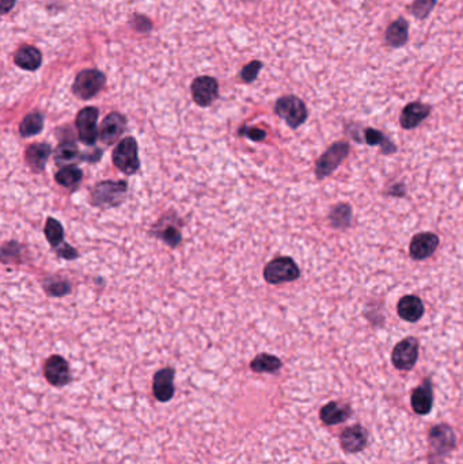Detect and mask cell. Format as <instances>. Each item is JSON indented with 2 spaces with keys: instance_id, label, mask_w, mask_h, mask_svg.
<instances>
[{
  "instance_id": "cell-1",
  "label": "cell",
  "mask_w": 463,
  "mask_h": 464,
  "mask_svg": "<svg viewBox=\"0 0 463 464\" xmlns=\"http://www.w3.org/2000/svg\"><path fill=\"white\" fill-rule=\"evenodd\" d=\"M127 189L128 185L125 181L98 182L91 192V204L101 210L115 208L122 202Z\"/></svg>"
},
{
  "instance_id": "cell-2",
  "label": "cell",
  "mask_w": 463,
  "mask_h": 464,
  "mask_svg": "<svg viewBox=\"0 0 463 464\" xmlns=\"http://www.w3.org/2000/svg\"><path fill=\"white\" fill-rule=\"evenodd\" d=\"M274 112L277 116L283 118L292 129L299 128L302 124L306 122L309 117L305 102L295 96L279 98L274 105Z\"/></svg>"
},
{
  "instance_id": "cell-3",
  "label": "cell",
  "mask_w": 463,
  "mask_h": 464,
  "mask_svg": "<svg viewBox=\"0 0 463 464\" xmlns=\"http://www.w3.org/2000/svg\"><path fill=\"white\" fill-rule=\"evenodd\" d=\"M349 155V144L347 141H336L328 150L321 155L315 162V175L318 179H325L333 174Z\"/></svg>"
},
{
  "instance_id": "cell-4",
  "label": "cell",
  "mask_w": 463,
  "mask_h": 464,
  "mask_svg": "<svg viewBox=\"0 0 463 464\" xmlns=\"http://www.w3.org/2000/svg\"><path fill=\"white\" fill-rule=\"evenodd\" d=\"M106 83V77L102 71L96 68L83 70L77 74L74 84H72V93L80 99H91L96 97L98 93L103 89Z\"/></svg>"
},
{
  "instance_id": "cell-5",
  "label": "cell",
  "mask_w": 463,
  "mask_h": 464,
  "mask_svg": "<svg viewBox=\"0 0 463 464\" xmlns=\"http://www.w3.org/2000/svg\"><path fill=\"white\" fill-rule=\"evenodd\" d=\"M300 276V271L295 261L290 257H279L265 266L264 277L267 283L277 285L283 283H291L298 280Z\"/></svg>"
},
{
  "instance_id": "cell-6",
  "label": "cell",
  "mask_w": 463,
  "mask_h": 464,
  "mask_svg": "<svg viewBox=\"0 0 463 464\" xmlns=\"http://www.w3.org/2000/svg\"><path fill=\"white\" fill-rule=\"evenodd\" d=\"M113 163L120 172L127 175L135 174L140 169L137 143L134 137H125L117 144L113 151Z\"/></svg>"
},
{
  "instance_id": "cell-7",
  "label": "cell",
  "mask_w": 463,
  "mask_h": 464,
  "mask_svg": "<svg viewBox=\"0 0 463 464\" xmlns=\"http://www.w3.org/2000/svg\"><path fill=\"white\" fill-rule=\"evenodd\" d=\"M429 446H431V458H444L447 456L457 445V436L451 426L445 424L435 425L428 434Z\"/></svg>"
},
{
  "instance_id": "cell-8",
  "label": "cell",
  "mask_w": 463,
  "mask_h": 464,
  "mask_svg": "<svg viewBox=\"0 0 463 464\" xmlns=\"http://www.w3.org/2000/svg\"><path fill=\"white\" fill-rule=\"evenodd\" d=\"M420 344L414 337L404 338L398 342L391 353V363L400 370H410L416 366L419 359Z\"/></svg>"
},
{
  "instance_id": "cell-9",
  "label": "cell",
  "mask_w": 463,
  "mask_h": 464,
  "mask_svg": "<svg viewBox=\"0 0 463 464\" xmlns=\"http://www.w3.org/2000/svg\"><path fill=\"white\" fill-rule=\"evenodd\" d=\"M98 116L99 112L97 108L87 106L82 109L75 118L79 140L86 146H94L97 141L99 135L97 129Z\"/></svg>"
},
{
  "instance_id": "cell-10",
  "label": "cell",
  "mask_w": 463,
  "mask_h": 464,
  "mask_svg": "<svg viewBox=\"0 0 463 464\" xmlns=\"http://www.w3.org/2000/svg\"><path fill=\"white\" fill-rule=\"evenodd\" d=\"M44 375L49 385L55 387L67 386L71 382V370L68 361L58 356H51L44 364Z\"/></svg>"
},
{
  "instance_id": "cell-11",
  "label": "cell",
  "mask_w": 463,
  "mask_h": 464,
  "mask_svg": "<svg viewBox=\"0 0 463 464\" xmlns=\"http://www.w3.org/2000/svg\"><path fill=\"white\" fill-rule=\"evenodd\" d=\"M191 91L194 102L201 108H207L211 106L219 96V84L215 77H198L192 82Z\"/></svg>"
},
{
  "instance_id": "cell-12",
  "label": "cell",
  "mask_w": 463,
  "mask_h": 464,
  "mask_svg": "<svg viewBox=\"0 0 463 464\" xmlns=\"http://www.w3.org/2000/svg\"><path fill=\"white\" fill-rule=\"evenodd\" d=\"M127 129V118L118 112H113L103 118L99 128V140L106 144H115Z\"/></svg>"
},
{
  "instance_id": "cell-13",
  "label": "cell",
  "mask_w": 463,
  "mask_h": 464,
  "mask_svg": "<svg viewBox=\"0 0 463 464\" xmlns=\"http://www.w3.org/2000/svg\"><path fill=\"white\" fill-rule=\"evenodd\" d=\"M439 246V236L433 232H421L417 233L409 246L410 257L416 261H423L429 258L433 252H436Z\"/></svg>"
},
{
  "instance_id": "cell-14",
  "label": "cell",
  "mask_w": 463,
  "mask_h": 464,
  "mask_svg": "<svg viewBox=\"0 0 463 464\" xmlns=\"http://www.w3.org/2000/svg\"><path fill=\"white\" fill-rule=\"evenodd\" d=\"M174 376L175 370L173 368H162L159 369L154 375V382H153V392L156 401L166 404L172 401L174 397Z\"/></svg>"
},
{
  "instance_id": "cell-15",
  "label": "cell",
  "mask_w": 463,
  "mask_h": 464,
  "mask_svg": "<svg viewBox=\"0 0 463 464\" xmlns=\"http://www.w3.org/2000/svg\"><path fill=\"white\" fill-rule=\"evenodd\" d=\"M368 432L362 425L348 426L340 434V444L344 452L357 453L366 448Z\"/></svg>"
},
{
  "instance_id": "cell-16",
  "label": "cell",
  "mask_w": 463,
  "mask_h": 464,
  "mask_svg": "<svg viewBox=\"0 0 463 464\" xmlns=\"http://www.w3.org/2000/svg\"><path fill=\"white\" fill-rule=\"evenodd\" d=\"M410 404L416 414L426 415L433 406V388L429 378H426L423 385L416 387L410 397Z\"/></svg>"
},
{
  "instance_id": "cell-17",
  "label": "cell",
  "mask_w": 463,
  "mask_h": 464,
  "mask_svg": "<svg viewBox=\"0 0 463 464\" xmlns=\"http://www.w3.org/2000/svg\"><path fill=\"white\" fill-rule=\"evenodd\" d=\"M431 112H432V108L429 105H425L420 101L410 102L406 105L401 113L400 124L404 129H407V131L414 129L424 121L426 117L431 115Z\"/></svg>"
},
{
  "instance_id": "cell-18",
  "label": "cell",
  "mask_w": 463,
  "mask_h": 464,
  "mask_svg": "<svg viewBox=\"0 0 463 464\" xmlns=\"http://www.w3.org/2000/svg\"><path fill=\"white\" fill-rule=\"evenodd\" d=\"M397 312L401 319L410 323L419 322L424 315V304L419 296L407 295L401 297L397 306Z\"/></svg>"
},
{
  "instance_id": "cell-19",
  "label": "cell",
  "mask_w": 463,
  "mask_h": 464,
  "mask_svg": "<svg viewBox=\"0 0 463 464\" xmlns=\"http://www.w3.org/2000/svg\"><path fill=\"white\" fill-rule=\"evenodd\" d=\"M352 415V408L347 404L331 401L319 410V418L325 425H338L345 423Z\"/></svg>"
},
{
  "instance_id": "cell-20",
  "label": "cell",
  "mask_w": 463,
  "mask_h": 464,
  "mask_svg": "<svg viewBox=\"0 0 463 464\" xmlns=\"http://www.w3.org/2000/svg\"><path fill=\"white\" fill-rule=\"evenodd\" d=\"M14 63L25 71H36L42 64V53L33 45H22L14 55Z\"/></svg>"
},
{
  "instance_id": "cell-21",
  "label": "cell",
  "mask_w": 463,
  "mask_h": 464,
  "mask_svg": "<svg viewBox=\"0 0 463 464\" xmlns=\"http://www.w3.org/2000/svg\"><path fill=\"white\" fill-rule=\"evenodd\" d=\"M409 39V22L400 17L391 22L385 32V41L390 48H401Z\"/></svg>"
},
{
  "instance_id": "cell-22",
  "label": "cell",
  "mask_w": 463,
  "mask_h": 464,
  "mask_svg": "<svg viewBox=\"0 0 463 464\" xmlns=\"http://www.w3.org/2000/svg\"><path fill=\"white\" fill-rule=\"evenodd\" d=\"M51 154H52L51 146L36 143V144L29 146L25 155H26V162H27L29 167L36 173H41L45 169V165Z\"/></svg>"
},
{
  "instance_id": "cell-23",
  "label": "cell",
  "mask_w": 463,
  "mask_h": 464,
  "mask_svg": "<svg viewBox=\"0 0 463 464\" xmlns=\"http://www.w3.org/2000/svg\"><path fill=\"white\" fill-rule=\"evenodd\" d=\"M363 141H366L368 146L379 147L381 153L383 155L395 154L398 150L397 146L386 135H383L381 131L374 128H367L363 135Z\"/></svg>"
},
{
  "instance_id": "cell-24",
  "label": "cell",
  "mask_w": 463,
  "mask_h": 464,
  "mask_svg": "<svg viewBox=\"0 0 463 464\" xmlns=\"http://www.w3.org/2000/svg\"><path fill=\"white\" fill-rule=\"evenodd\" d=\"M79 159H83V156H80L79 148L72 141L61 143L55 151V162L58 167L74 166L72 163H75Z\"/></svg>"
},
{
  "instance_id": "cell-25",
  "label": "cell",
  "mask_w": 463,
  "mask_h": 464,
  "mask_svg": "<svg viewBox=\"0 0 463 464\" xmlns=\"http://www.w3.org/2000/svg\"><path fill=\"white\" fill-rule=\"evenodd\" d=\"M281 367H283L281 360L268 353H261L255 356L250 363V369L255 373H274L280 370Z\"/></svg>"
},
{
  "instance_id": "cell-26",
  "label": "cell",
  "mask_w": 463,
  "mask_h": 464,
  "mask_svg": "<svg viewBox=\"0 0 463 464\" xmlns=\"http://www.w3.org/2000/svg\"><path fill=\"white\" fill-rule=\"evenodd\" d=\"M329 221H330L331 227H334L337 230L348 228L352 223V208L345 202L337 204L336 207L331 208V211L329 213Z\"/></svg>"
},
{
  "instance_id": "cell-27",
  "label": "cell",
  "mask_w": 463,
  "mask_h": 464,
  "mask_svg": "<svg viewBox=\"0 0 463 464\" xmlns=\"http://www.w3.org/2000/svg\"><path fill=\"white\" fill-rule=\"evenodd\" d=\"M82 178H83V173L77 166L61 167L55 174V181L58 182V185H61L63 188H67V189L77 188Z\"/></svg>"
},
{
  "instance_id": "cell-28",
  "label": "cell",
  "mask_w": 463,
  "mask_h": 464,
  "mask_svg": "<svg viewBox=\"0 0 463 464\" xmlns=\"http://www.w3.org/2000/svg\"><path fill=\"white\" fill-rule=\"evenodd\" d=\"M44 128V115L39 112H32L22 120L20 135L22 137L39 135Z\"/></svg>"
},
{
  "instance_id": "cell-29",
  "label": "cell",
  "mask_w": 463,
  "mask_h": 464,
  "mask_svg": "<svg viewBox=\"0 0 463 464\" xmlns=\"http://www.w3.org/2000/svg\"><path fill=\"white\" fill-rule=\"evenodd\" d=\"M45 236L53 249H58L64 245V230L60 221L49 217L45 224Z\"/></svg>"
},
{
  "instance_id": "cell-30",
  "label": "cell",
  "mask_w": 463,
  "mask_h": 464,
  "mask_svg": "<svg viewBox=\"0 0 463 464\" xmlns=\"http://www.w3.org/2000/svg\"><path fill=\"white\" fill-rule=\"evenodd\" d=\"M439 0H413L410 6V14L416 20H425L433 11Z\"/></svg>"
},
{
  "instance_id": "cell-31",
  "label": "cell",
  "mask_w": 463,
  "mask_h": 464,
  "mask_svg": "<svg viewBox=\"0 0 463 464\" xmlns=\"http://www.w3.org/2000/svg\"><path fill=\"white\" fill-rule=\"evenodd\" d=\"M154 235L166 242L170 247H177L182 239L181 232L174 226H165L159 231H155Z\"/></svg>"
},
{
  "instance_id": "cell-32",
  "label": "cell",
  "mask_w": 463,
  "mask_h": 464,
  "mask_svg": "<svg viewBox=\"0 0 463 464\" xmlns=\"http://www.w3.org/2000/svg\"><path fill=\"white\" fill-rule=\"evenodd\" d=\"M45 290L48 292V295L51 296H64L67 293H70L71 290V285L67 280H52L51 283L45 284Z\"/></svg>"
},
{
  "instance_id": "cell-33",
  "label": "cell",
  "mask_w": 463,
  "mask_h": 464,
  "mask_svg": "<svg viewBox=\"0 0 463 464\" xmlns=\"http://www.w3.org/2000/svg\"><path fill=\"white\" fill-rule=\"evenodd\" d=\"M262 68V63L261 61H251L248 65H245L241 71V77L245 83H251L254 82L257 77H258V72L261 71Z\"/></svg>"
},
{
  "instance_id": "cell-34",
  "label": "cell",
  "mask_w": 463,
  "mask_h": 464,
  "mask_svg": "<svg viewBox=\"0 0 463 464\" xmlns=\"http://www.w3.org/2000/svg\"><path fill=\"white\" fill-rule=\"evenodd\" d=\"M239 136H246L249 137L253 141H261L267 137V132L260 129V128H254V127H242L239 131H238Z\"/></svg>"
},
{
  "instance_id": "cell-35",
  "label": "cell",
  "mask_w": 463,
  "mask_h": 464,
  "mask_svg": "<svg viewBox=\"0 0 463 464\" xmlns=\"http://www.w3.org/2000/svg\"><path fill=\"white\" fill-rule=\"evenodd\" d=\"M132 25L135 26L136 30L143 32V33L151 30V27H153L150 20H147L146 17H140V15H135V18L132 20Z\"/></svg>"
},
{
  "instance_id": "cell-36",
  "label": "cell",
  "mask_w": 463,
  "mask_h": 464,
  "mask_svg": "<svg viewBox=\"0 0 463 464\" xmlns=\"http://www.w3.org/2000/svg\"><path fill=\"white\" fill-rule=\"evenodd\" d=\"M56 252H58V257L65 258V259H75V258H77V250L74 247H71L70 245H67V243H64L61 247L56 249Z\"/></svg>"
},
{
  "instance_id": "cell-37",
  "label": "cell",
  "mask_w": 463,
  "mask_h": 464,
  "mask_svg": "<svg viewBox=\"0 0 463 464\" xmlns=\"http://www.w3.org/2000/svg\"><path fill=\"white\" fill-rule=\"evenodd\" d=\"M387 194L393 195V197H404L406 194L405 185L404 183H395L387 191Z\"/></svg>"
},
{
  "instance_id": "cell-38",
  "label": "cell",
  "mask_w": 463,
  "mask_h": 464,
  "mask_svg": "<svg viewBox=\"0 0 463 464\" xmlns=\"http://www.w3.org/2000/svg\"><path fill=\"white\" fill-rule=\"evenodd\" d=\"M15 3H17V0H0L1 14L4 15V14H7V13H10V11L14 8Z\"/></svg>"
}]
</instances>
